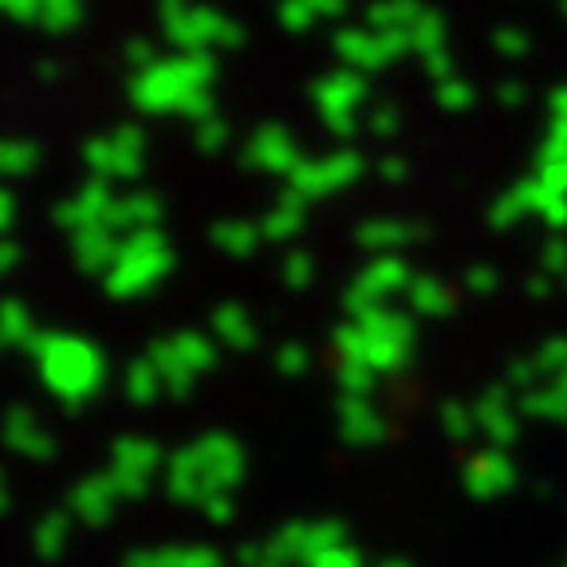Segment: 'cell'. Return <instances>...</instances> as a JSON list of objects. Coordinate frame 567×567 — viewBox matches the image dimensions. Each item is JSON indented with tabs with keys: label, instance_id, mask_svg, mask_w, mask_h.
<instances>
[]
</instances>
